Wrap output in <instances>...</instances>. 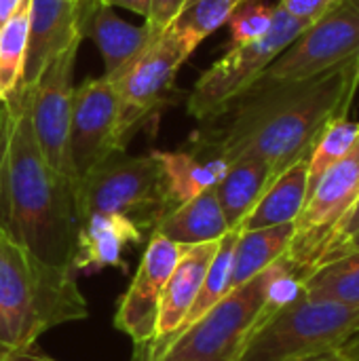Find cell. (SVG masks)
Masks as SVG:
<instances>
[{
	"label": "cell",
	"mask_w": 359,
	"mask_h": 361,
	"mask_svg": "<svg viewBox=\"0 0 359 361\" xmlns=\"http://www.w3.org/2000/svg\"><path fill=\"white\" fill-rule=\"evenodd\" d=\"M351 61L305 80L260 76L195 133L193 150L205 159L233 163L264 161L273 180L309 157L322 129L343 116Z\"/></svg>",
	"instance_id": "obj_1"
},
{
	"label": "cell",
	"mask_w": 359,
	"mask_h": 361,
	"mask_svg": "<svg viewBox=\"0 0 359 361\" xmlns=\"http://www.w3.org/2000/svg\"><path fill=\"white\" fill-rule=\"evenodd\" d=\"M0 231L55 267H74V186L44 161L30 118V85L0 102Z\"/></svg>",
	"instance_id": "obj_2"
},
{
	"label": "cell",
	"mask_w": 359,
	"mask_h": 361,
	"mask_svg": "<svg viewBox=\"0 0 359 361\" xmlns=\"http://www.w3.org/2000/svg\"><path fill=\"white\" fill-rule=\"evenodd\" d=\"M74 267H55L0 231V361L36 347L49 330L89 317Z\"/></svg>",
	"instance_id": "obj_3"
},
{
	"label": "cell",
	"mask_w": 359,
	"mask_h": 361,
	"mask_svg": "<svg viewBox=\"0 0 359 361\" xmlns=\"http://www.w3.org/2000/svg\"><path fill=\"white\" fill-rule=\"evenodd\" d=\"M303 277L284 256L243 286L231 290L197 322L152 345L150 361H239L264 317L290 298Z\"/></svg>",
	"instance_id": "obj_4"
},
{
	"label": "cell",
	"mask_w": 359,
	"mask_h": 361,
	"mask_svg": "<svg viewBox=\"0 0 359 361\" xmlns=\"http://www.w3.org/2000/svg\"><path fill=\"white\" fill-rule=\"evenodd\" d=\"M359 328V305L311 298L303 286L258 326L239 361H298L341 345Z\"/></svg>",
	"instance_id": "obj_5"
},
{
	"label": "cell",
	"mask_w": 359,
	"mask_h": 361,
	"mask_svg": "<svg viewBox=\"0 0 359 361\" xmlns=\"http://www.w3.org/2000/svg\"><path fill=\"white\" fill-rule=\"evenodd\" d=\"M78 222L91 214L129 218L150 239L167 209L165 182L154 152L131 157L116 152L76 184Z\"/></svg>",
	"instance_id": "obj_6"
},
{
	"label": "cell",
	"mask_w": 359,
	"mask_h": 361,
	"mask_svg": "<svg viewBox=\"0 0 359 361\" xmlns=\"http://www.w3.org/2000/svg\"><path fill=\"white\" fill-rule=\"evenodd\" d=\"M195 49V42L167 27L127 70L110 78L118 99L116 144L121 152L142 125L167 104L176 76Z\"/></svg>",
	"instance_id": "obj_7"
},
{
	"label": "cell",
	"mask_w": 359,
	"mask_h": 361,
	"mask_svg": "<svg viewBox=\"0 0 359 361\" xmlns=\"http://www.w3.org/2000/svg\"><path fill=\"white\" fill-rule=\"evenodd\" d=\"M307 25L275 6L273 25L256 42L231 47L209 70H205L186 97V112L199 123L212 118L248 87H252L271 61L305 32Z\"/></svg>",
	"instance_id": "obj_8"
},
{
	"label": "cell",
	"mask_w": 359,
	"mask_h": 361,
	"mask_svg": "<svg viewBox=\"0 0 359 361\" xmlns=\"http://www.w3.org/2000/svg\"><path fill=\"white\" fill-rule=\"evenodd\" d=\"M358 199L359 137L353 148L320 178L294 222V239L288 250V260L296 267L303 279L324 260L341 222Z\"/></svg>",
	"instance_id": "obj_9"
},
{
	"label": "cell",
	"mask_w": 359,
	"mask_h": 361,
	"mask_svg": "<svg viewBox=\"0 0 359 361\" xmlns=\"http://www.w3.org/2000/svg\"><path fill=\"white\" fill-rule=\"evenodd\" d=\"M83 40L72 42L55 55L30 85V118L38 148L49 167L70 182L76 192V178L70 161V118L74 95V63Z\"/></svg>",
	"instance_id": "obj_10"
},
{
	"label": "cell",
	"mask_w": 359,
	"mask_h": 361,
	"mask_svg": "<svg viewBox=\"0 0 359 361\" xmlns=\"http://www.w3.org/2000/svg\"><path fill=\"white\" fill-rule=\"evenodd\" d=\"M359 47V0H341L296 36L264 70V78L305 80L353 59Z\"/></svg>",
	"instance_id": "obj_11"
},
{
	"label": "cell",
	"mask_w": 359,
	"mask_h": 361,
	"mask_svg": "<svg viewBox=\"0 0 359 361\" xmlns=\"http://www.w3.org/2000/svg\"><path fill=\"white\" fill-rule=\"evenodd\" d=\"M184 252V245L161 235H150L140 267L118 300L114 328L129 336L133 345L146 347L157 341V324L165 286Z\"/></svg>",
	"instance_id": "obj_12"
},
{
	"label": "cell",
	"mask_w": 359,
	"mask_h": 361,
	"mask_svg": "<svg viewBox=\"0 0 359 361\" xmlns=\"http://www.w3.org/2000/svg\"><path fill=\"white\" fill-rule=\"evenodd\" d=\"M118 99L110 78H89L74 89L70 118V161L76 184L108 157L121 152L116 144Z\"/></svg>",
	"instance_id": "obj_13"
},
{
	"label": "cell",
	"mask_w": 359,
	"mask_h": 361,
	"mask_svg": "<svg viewBox=\"0 0 359 361\" xmlns=\"http://www.w3.org/2000/svg\"><path fill=\"white\" fill-rule=\"evenodd\" d=\"M85 2L87 0H30V36L21 85H32L55 55L72 42L83 40L80 17Z\"/></svg>",
	"instance_id": "obj_14"
},
{
	"label": "cell",
	"mask_w": 359,
	"mask_h": 361,
	"mask_svg": "<svg viewBox=\"0 0 359 361\" xmlns=\"http://www.w3.org/2000/svg\"><path fill=\"white\" fill-rule=\"evenodd\" d=\"M80 34L89 36L102 59L104 76L114 78L127 70L159 36L148 23L133 25L121 19L114 8L99 4L97 0H87L80 17Z\"/></svg>",
	"instance_id": "obj_15"
},
{
	"label": "cell",
	"mask_w": 359,
	"mask_h": 361,
	"mask_svg": "<svg viewBox=\"0 0 359 361\" xmlns=\"http://www.w3.org/2000/svg\"><path fill=\"white\" fill-rule=\"evenodd\" d=\"M146 233L118 214H91L78 222L74 269L76 273H99L104 269H125V250L140 245Z\"/></svg>",
	"instance_id": "obj_16"
},
{
	"label": "cell",
	"mask_w": 359,
	"mask_h": 361,
	"mask_svg": "<svg viewBox=\"0 0 359 361\" xmlns=\"http://www.w3.org/2000/svg\"><path fill=\"white\" fill-rule=\"evenodd\" d=\"M220 241L201 243L184 247L161 298L159 324H157V341L152 345L165 343L174 334L184 328V322L203 288L207 269L214 260Z\"/></svg>",
	"instance_id": "obj_17"
},
{
	"label": "cell",
	"mask_w": 359,
	"mask_h": 361,
	"mask_svg": "<svg viewBox=\"0 0 359 361\" xmlns=\"http://www.w3.org/2000/svg\"><path fill=\"white\" fill-rule=\"evenodd\" d=\"M229 231L231 226L218 203L216 188H209L167 212L152 235H161L174 243L190 247L220 241Z\"/></svg>",
	"instance_id": "obj_18"
},
{
	"label": "cell",
	"mask_w": 359,
	"mask_h": 361,
	"mask_svg": "<svg viewBox=\"0 0 359 361\" xmlns=\"http://www.w3.org/2000/svg\"><path fill=\"white\" fill-rule=\"evenodd\" d=\"M307 159L284 169L256 201L237 231H258L281 224H294L307 201Z\"/></svg>",
	"instance_id": "obj_19"
},
{
	"label": "cell",
	"mask_w": 359,
	"mask_h": 361,
	"mask_svg": "<svg viewBox=\"0 0 359 361\" xmlns=\"http://www.w3.org/2000/svg\"><path fill=\"white\" fill-rule=\"evenodd\" d=\"M154 157L163 171L165 199L169 212L190 201L193 197L214 188L226 171V163L218 159H205L195 150H154Z\"/></svg>",
	"instance_id": "obj_20"
},
{
	"label": "cell",
	"mask_w": 359,
	"mask_h": 361,
	"mask_svg": "<svg viewBox=\"0 0 359 361\" xmlns=\"http://www.w3.org/2000/svg\"><path fill=\"white\" fill-rule=\"evenodd\" d=\"M271 182L273 171L264 161L239 159L226 165V171L214 188L231 231L243 222Z\"/></svg>",
	"instance_id": "obj_21"
},
{
	"label": "cell",
	"mask_w": 359,
	"mask_h": 361,
	"mask_svg": "<svg viewBox=\"0 0 359 361\" xmlns=\"http://www.w3.org/2000/svg\"><path fill=\"white\" fill-rule=\"evenodd\" d=\"M294 239V224H281L258 231H239L233 250V279L231 290L243 286L258 273L267 271L284 256H288Z\"/></svg>",
	"instance_id": "obj_22"
},
{
	"label": "cell",
	"mask_w": 359,
	"mask_h": 361,
	"mask_svg": "<svg viewBox=\"0 0 359 361\" xmlns=\"http://www.w3.org/2000/svg\"><path fill=\"white\" fill-rule=\"evenodd\" d=\"M300 286L317 300L359 305V250L317 264Z\"/></svg>",
	"instance_id": "obj_23"
},
{
	"label": "cell",
	"mask_w": 359,
	"mask_h": 361,
	"mask_svg": "<svg viewBox=\"0 0 359 361\" xmlns=\"http://www.w3.org/2000/svg\"><path fill=\"white\" fill-rule=\"evenodd\" d=\"M30 36V0L23 2L0 25V102L6 99L19 85L28 57Z\"/></svg>",
	"instance_id": "obj_24"
},
{
	"label": "cell",
	"mask_w": 359,
	"mask_h": 361,
	"mask_svg": "<svg viewBox=\"0 0 359 361\" xmlns=\"http://www.w3.org/2000/svg\"><path fill=\"white\" fill-rule=\"evenodd\" d=\"M358 137L359 123L347 116H334L322 129L307 159V195L315 188L320 178L353 148Z\"/></svg>",
	"instance_id": "obj_25"
},
{
	"label": "cell",
	"mask_w": 359,
	"mask_h": 361,
	"mask_svg": "<svg viewBox=\"0 0 359 361\" xmlns=\"http://www.w3.org/2000/svg\"><path fill=\"white\" fill-rule=\"evenodd\" d=\"M237 235L239 231L233 228L229 231L220 243H218V250L214 254V260L207 269V275H205V281H203V288L184 322V328L190 326L193 322H197L203 313H207L218 300H222L229 292H231V279H233V250H235V241H237ZM182 328V330H184Z\"/></svg>",
	"instance_id": "obj_26"
},
{
	"label": "cell",
	"mask_w": 359,
	"mask_h": 361,
	"mask_svg": "<svg viewBox=\"0 0 359 361\" xmlns=\"http://www.w3.org/2000/svg\"><path fill=\"white\" fill-rule=\"evenodd\" d=\"M239 4V0H188L169 27L199 47L207 36L229 23Z\"/></svg>",
	"instance_id": "obj_27"
},
{
	"label": "cell",
	"mask_w": 359,
	"mask_h": 361,
	"mask_svg": "<svg viewBox=\"0 0 359 361\" xmlns=\"http://www.w3.org/2000/svg\"><path fill=\"white\" fill-rule=\"evenodd\" d=\"M273 17H275V6H271L262 0L241 2L229 19L231 47L256 42L262 36H267V32L273 25Z\"/></svg>",
	"instance_id": "obj_28"
},
{
	"label": "cell",
	"mask_w": 359,
	"mask_h": 361,
	"mask_svg": "<svg viewBox=\"0 0 359 361\" xmlns=\"http://www.w3.org/2000/svg\"><path fill=\"white\" fill-rule=\"evenodd\" d=\"M336 2H341V0H279L277 6L284 13H288L292 19H296L309 27L320 17H324Z\"/></svg>",
	"instance_id": "obj_29"
},
{
	"label": "cell",
	"mask_w": 359,
	"mask_h": 361,
	"mask_svg": "<svg viewBox=\"0 0 359 361\" xmlns=\"http://www.w3.org/2000/svg\"><path fill=\"white\" fill-rule=\"evenodd\" d=\"M186 2L188 0H150V15L144 23H148L157 34H161L176 21Z\"/></svg>",
	"instance_id": "obj_30"
},
{
	"label": "cell",
	"mask_w": 359,
	"mask_h": 361,
	"mask_svg": "<svg viewBox=\"0 0 359 361\" xmlns=\"http://www.w3.org/2000/svg\"><path fill=\"white\" fill-rule=\"evenodd\" d=\"M355 233H359V199L355 201V205L351 207V212L345 216V220L341 222V226H339V231H336V235H334V239H332V245H330V250H328V254L324 256V258H328L332 252H336L347 239H351Z\"/></svg>",
	"instance_id": "obj_31"
},
{
	"label": "cell",
	"mask_w": 359,
	"mask_h": 361,
	"mask_svg": "<svg viewBox=\"0 0 359 361\" xmlns=\"http://www.w3.org/2000/svg\"><path fill=\"white\" fill-rule=\"evenodd\" d=\"M97 2L104 4V6H110V8H116V6L127 8V11L135 13V15H142L144 21L150 15V0H97Z\"/></svg>",
	"instance_id": "obj_32"
},
{
	"label": "cell",
	"mask_w": 359,
	"mask_h": 361,
	"mask_svg": "<svg viewBox=\"0 0 359 361\" xmlns=\"http://www.w3.org/2000/svg\"><path fill=\"white\" fill-rule=\"evenodd\" d=\"M358 91H359V47H358V53H355V55H353V59H351V70H349V89H347V97H345V106H343V116H347V112H349V108H351V104H353V99H355Z\"/></svg>",
	"instance_id": "obj_33"
},
{
	"label": "cell",
	"mask_w": 359,
	"mask_h": 361,
	"mask_svg": "<svg viewBox=\"0 0 359 361\" xmlns=\"http://www.w3.org/2000/svg\"><path fill=\"white\" fill-rule=\"evenodd\" d=\"M339 353L347 361H359V328L341 345Z\"/></svg>",
	"instance_id": "obj_34"
},
{
	"label": "cell",
	"mask_w": 359,
	"mask_h": 361,
	"mask_svg": "<svg viewBox=\"0 0 359 361\" xmlns=\"http://www.w3.org/2000/svg\"><path fill=\"white\" fill-rule=\"evenodd\" d=\"M355 250H359V233H355L351 239H347V241H345V243H343V245H341L336 252H332V254H330L328 258H324L322 262L334 260V258H339V256H343V254H349V252H355ZM322 262H320V264H322Z\"/></svg>",
	"instance_id": "obj_35"
},
{
	"label": "cell",
	"mask_w": 359,
	"mask_h": 361,
	"mask_svg": "<svg viewBox=\"0 0 359 361\" xmlns=\"http://www.w3.org/2000/svg\"><path fill=\"white\" fill-rule=\"evenodd\" d=\"M28 0H0V25Z\"/></svg>",
	"instance_id": "obj_36"
},
{
	"label": "cell",
	"mask_w": 359,
	"mask_h": 361,
	"mask_svg": "<svg viewBox=\"0 0 359 361\" xmlns=\"http://www.w3.org/2000/svg\"><path fill=\"white\" fill-rule=\"evenodd\" d=\"M8 361H57L53 360V357H49V355H44V353H40L36 347L34 349H30V351H25V353H21V355H17V357H13V360Z\"/></svg>",
	"instance_id": "obj_37"
},
{
	"label": "cell",
	"mask_w": 359,
	"mask_h": 361,
	"mask_svg": "<svg viewBox=\"0 0 359 361\" xmlns=\"http://www.w3.org/2000/svg\"><path fill=\"white\" fill-rule=\"evenodd\" d=\"M298 361H347L339 351H326V353H320V355H313V357H305V360Z\"/></svg>",
	"instance_id": "obj_38"
},
{
	"label": "cell",
	"mask_w": 359,
	"mask_h": 361,
	"mask_svg": "<svg viewBox=\"0 0 359 361\" xmlns=\"http://www.w3.org/2000/svg\"><path fill=\"white\" fill-rule=\"evenodd\" d=\"M239 2H245V0H239Z\"/></svg>",
	"instance_id": "obj_39"
}]
</instances>
